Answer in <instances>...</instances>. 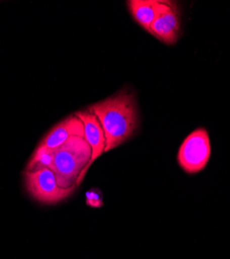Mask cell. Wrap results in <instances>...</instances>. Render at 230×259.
I'll return each mask as SVG.
<instances>
[{"mask_svg":"<svg viewBox=\"0 0 230 259\" xmlns=\"http://www.w3.org/2000/svg\"><path fill=\"white\" fill-rule=\"evenodd\" d=\"M89 111L98 117L105 134V153L127 141L138 125L136 102L132 94H118L93 105Z\"/></svg>","mask_w":230,"mask_h":259,"instance_id":"cell-1","label":"cell"},{"mask_svg":"<svg viewBox=\"0 0 230 259\" xmlns=\"http://www.w3.org/2000/svg\"><path fill=\"white\" fill-rule=\"evenodd\" d=\"M48 166L62 188L79 186L84 179L91 159V147L84 137L74 136L59 147L51 150Z\"/></svg>","mask_w":230,"mask_h":259,"instance_id":"cell-2","label":"cell"},{"mask_svg":"<svg viewBox=\"0 0 230 259\" xmlns=\"http://www.w3.org/2000/svg\"><path fill=\"white\" fill-rule=\"evenodd\" d=\"M25 185L30 195L45 204H54L69 197L77 186L62 188L57 184L54 172L48 167L25 171Z\"/></svg>","mask_w":230,"mask_h":259,"instance_id":"cell-3","label":"cell"},{"mask_svg":"<svg viewBox=\"0 0 230 259\" xmlns=\"http://www.w3.org/2000/svg\"><path fill=\"white\" fill-rule=\"evenodd\" d=\"M211 157V141L206 130L197 128L181 143L177 161L187 174H196L207 165Z\"/></svg>","mask_w":230,"mask_h":259,"instance_id":"cell-4","label":"cell"},{"mask_svg":"<svg viewBox=\"0 0 230 259\" xmlns=\"http://www.w3.org/2000/svg\"><path fill=\"white\" fill-rule=\"evenodd\" d=\"M179 13L174 3L159 2L150 33L165 44H174L179 36Z\"/></svg>","mask_w":230,"mask_h":259,"instance_id":"cell-5","label":"cell"},{"mask_svg":"<svg viewBox=\"0 0 230 259\" xmlns=\"http://www.w3.org/2000/svg\"><path fill=\"white\" fill-rule=\"evenodd\" d=\"M74 136L84 137V125L76 115L65 119L52 128L47 136L40 141L37 147L46 150H53Z\"/></svg>","mask_w":230,"mask_h":259,"instance_id":"cell-6","label":"cell"},{"mask_svg":"<svg viewBox=\"0 0 230 259\" xmlns=\"http://www.w3.org/2000/svg\"><path fill=\"white\" fill-rule=\"evenodd\" d=\"M84 125V138L91 147V159L88 169L93 163L105 153L106 138L98 117L91 111H80L75 114Z\"/></svg>","mask_w":230,"mask_h":259,"instance_id":"cell-7","label":"cell"},{"mask_svg":"<svg viewBox=\"0 0 230 259\" xmlns=\"http://www.w3.org/2000/svg\"><path fill=\"white\" fill-rule=\"evenodd\" d=\"M158 3L159 2H156V0H132V2H128V7L135 20L149 32L156 18Z\"/></svg>","mask_w":230,"mask_h":259,"instance_id":"cell-8","label":"cell"},{"mask_svg":"<svg viewBox=\"0 0 230 259\" xmlns=\"http://www.w3.org/2000/svg\"><path fill=\"white\" fill-rule=\"evenodd\" d=\"M86 202L88 205L94 207H101L103 205L101 191L94 189L86 193Z\"/></svg>","mask_w":230,"mask_h":259,"instance_id":"cell-9","label":"cell"}]
</instances>
